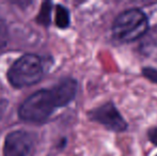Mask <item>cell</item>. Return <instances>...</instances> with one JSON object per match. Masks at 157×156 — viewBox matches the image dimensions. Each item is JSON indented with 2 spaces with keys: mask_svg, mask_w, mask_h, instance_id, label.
I'll use <instances>...</instances> for the list:
<instances>
[{
  "mask_svg": "<svg viewBox=\"0 0 157 156\" xmlns=\"http://www.w3.org/2000/svg\"><path fill=\"white\" fill-rule=\"evenodd\" d=\"M44 75V63L40 56L27 54L17 59L8 72V79L14 88L29 87Z\"/></svg>",
  "mask_w": 157,
  "mask_h": 156,
  "instance_id": "2",
  "label": "cell"
},
{
  "mask_svg": "<svg viewBox=\"0 0 157 156\" xmlns=\"http://www.w3.org/2000/svg\"><path fill=\"white\" fill-rule=\"evenodd\" d=\"M143 74H144V76L147 79L157 83V70L151 69V67H145L143 70Z\"/></svg>",
  "mask_w": 157,
  "mask_h": 156,
  "instance_id": "10",
  "label": "cell"
},
{
  "mask_svg": "<svg viewBox=\"0 0 157 156\" xmlns=\"http://www.w3.org/2000/svg\"><path fill=\"white\" fill-rule=\"evenodd\" d=\"M58 102L59 108L66 106L74 100L77 92V82L73 78H64L52 88Z\"/></svg>",
  "mask_w": 157,
  "mask_h": 156,
  "instance_id": "6",
  "label": "cell"
},
{
  "mask_svg": "<svg viewBox=\"0 0 157 156\" xmlns=\"http://www.w3.org/2000/svg\"><path fill=\"white\" fill-rule=\"evenodd\" d=\"M55 21H56L57 27L59 28H67L71 23V17L68 10L63 6H57L56 8V17H55Z\"/></svg>",
  "mask_w": 157,
  "mask_h": 156,
  "instance_id": "7",
  "label": "cell"
},
{
  "mask_svg": "<svg viewBox=\"0 0 157 156\" xmlns=\"http://www.w3.org/2000/svg\"><path fill=\"white\" fill-rule=\"evenodd\" d=\"M90 118L114 131H125L127 124L112 103L101 105L90 112Z\"/></svg>",
  "mask_w": 157,
  "mask_h": 156,
  "instance_id": "5",
  "label": "cell"
},
{
  "mask_svg": "<svg viewBox=\"0 0 157 156\" xmlns=\"http://www.w3.org/2000/svg\"><path fill=\"white\" fill-rule=\"evenodd\" d=\"M56 108H59V105L52 90L43 89L24 101L18 109V115L24 121L41 123L47 120Z\"/></svg>",
  "mask_w": 157,
  "mask_h": 156,
  "instance_id": "1",
  "label": "cell"
},
{
  "mask_svg": "<svg viewBox=\"0 0 157 156\" xmlns=\"http://www.w3.org/2000/svg\"><path fill=\"white\" fill-rule=\"evenodd\" d=\"M50 12H52V3L50 2H44L40 14L37 16L39 23L43 25H48L50 23Z\"/></svg>",
  "mask_w": 157,
  "mask_h": 156,
  "instance_id": "8",
  "label": "cell"
},
{
  "mask_svg": "<svg viewBox=\"0 0 157 156\" xmlns=\"http://www.w3.org/2000/svg\"><path fill=\"white\" fill-rule=\"evenodd\" d=\"M8 39H9L8 27H6V21L0 17V49L3 48L8 44Z\"/></svg>",
  "mask_w": 157,
  "mask_h": 156,
  "instance_id": "9",
  "label": "cell"
},
{
  "mask_svg": "<svg viewBox=\"0 0 157 156\" xmlns=\"http://www.w3.org/2000/svg\"><path fill=\"white\" fill-rule=\"evenodd\" d=\"M149 29V19L139 9H128L114 21L112 31L117 39L130 42L141 38Z\"/></svg>",
  "mask_w": 157,
  "mask_h": 156,
  "instance_id": "3",
  "label": "cell"
},
{
  "mask_svg": "<svg viewBox=\"0 0 157 156\" xmlns=\"http://www.w3.org/2000/svg\"><path fill=\"white\" fill-rule=\"evenodd\" d=\"M33 146V138L26 131H14L6 135L3 156H28Z\"/></svg>",
  "mask_w": 157,
  "mask_h": 156,
  "instance_id": "4",
  "label": "cell"
},
{
  "mask_svg": "<svg viewBox=\"0 0 157 156\" xmlns=\"http://www.w3.org/2000/svg\"><path fill=\"white\" fill-rule=\"evenodd\" d=\"M147 136H149L150 141L157 146V127H153V128L150 129L149 133H147Z\"/></svg>",
  "mask_w": 157,
  "mask_h": 156,
  "instance_id": "11",
  "label": "cell"
},
{
  "mask_svg": "<svg viewBox=\"0 0 157 156\" xmlns=\"http://www.w3.org/2000/svg\"><path fill=\"white\" fill-rule=\"evenodd\" d=\"M6 106H8V102H4V101L0 102V119L3 116L4 111H6Z\"/></svg>",
  "mask_w": 157,
  "mask_h": 156,
  "instance_id": "12",
  "label": "cell"
}]
</instances>
